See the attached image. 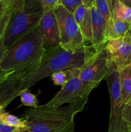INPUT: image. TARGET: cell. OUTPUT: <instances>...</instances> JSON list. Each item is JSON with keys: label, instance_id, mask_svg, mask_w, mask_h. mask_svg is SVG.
<instances>
[{"label": "cell", "instance_id": "7", "mask_svg": "<svg viewBox=\"0 0 131 132\" xmlns=\"http://www.w3.org/2000/svg\"><path fill=\"white\" fill-rule=\"evenodd\" d=\"M110 99V113L108 132H129L123 120L124 103L121 94L119 72L111 70L105 79Z\"/></svg>", "mask_w": 131, "mask_h": 132}, {"label": "cell", "instance_id": "2", "mask_svg": "<svg viewBox=\"0 0 131 132\" xmlns=\"http://www.w3.org/2000/svg\"><path fill=\"white\" fill-rule=\"evenodd\" d=\"M87 101L59 108H37L26 110L23 115L28 132H71L74 130V118L82 112Z\"/></svg>", "mask_w": 131, "mask_h": 132}, {"label": "cell", "instance_id": "27", "mask_svg": "<svg viewBox=\"0 0 131 132\" xmlns=\"http://www.w3.org/2000/svg\"><path fill=\"white\" fill-rule=\"evenodd\" d=\"M19 128L12 127L0 122V132H14Z\"/></svg>", "mask_w": 131, "mask_h": 132}, {"label": "cell", "instance_id": "15", "mask_svg": "<svg viewBox=\"0 0 131 132\" xmlns=\"http://www.w3.org/2000/svg\"><path fill=\"white\" fill-rule=\"evenodd\" d=\"M121 94L124 104L131 101V64L119 72Z\"/></svg>", "mask_w": 131, "mask_h": 132}, {"label": "cell", "instance_id": "18", "mask_svg": "<svg viewBox=\"0 0 131 132\" xmlns=\"http://www.w3.org/2000/svg\"><path fill=\"white\" fill-rule=\"evenodd\" d=\"M0 122L12 127L27 128L26 121L24 119L19 118L4 111H3L0 114Z\"/></svg>", "mask_w": 131, "mask_h": 132}, {"label": "cell", "instance_id": "5", "mask_svg": "<svg viewBox=\"0 0 131 132\" xmlns=\"http://www.w3.org/2000/svg\"><path fill=\"white\" fill-rule=\"evenodd\" d=\"M59 25L60 45L71 52H94L83 39L74 15L62 5L53 9Z\"/></svg>", "mask_w": 131, "mask_h": 132}, {"label": "cell", "instance_id": "6", "mask_svg": "<svg viewBox=\"0 0 131 132\" xmlns=\"http://www.w3.org/2000/svg\"><path fill=\"white\" fill-rule=\"evenodd\" d=\"M111 71L105 43L95 51L81 67L80 77L85 89L91 92L105 79Z\"/></svg>", "mask_w": 131, "mask_h": 132}, {"label": "cell", "instance_id": "8", "mask_svg": "<svg viewBox=\"0 0 131 132\" xmlns=\"http://www.w3.org/2000/svg\"><path fill=\"white\" fill-rule=\"evenodd\" d=\"M80 68L77 70L74 76L62 86L59 92L46 104V108H59L64 104H73L80 101H87L91 92L86 90L83 82L80 77Z\"/></svg>", "mask_w": 131, "mask_h": 132}, {"label": "cell", "instance_id": "19", "mask_svg": "<svg viewBox=\"0 0 131 132\" xmlns=\"http://www.w3.org/2000/svg\"><path fill=\"white\" fill-rule=\"evenodd\" d=\"M19 96L21 97V101L23 106L32 107V108H37L38 106L37 105L38 101L37 97L35 95L29 92L28 89L22 91Z\"/></svg>", "mask_w": 131, "mask_h": 132}, {"label": "cell", "instance_id": "16", "mask_svg": "<svg viewBox=\"0 0 131 132\" xmlns=\"http://www.w3.org/2000/svg\"><path fill=\"white\" fill-rule=\"evenodd\" d=\"M112 18L114 20L131 23V8L120 0H116L113 6Z\"/></svg>", "mask_w": 131, "mask_h": 132}, {"label": "cell", "instance_id": "28", "mask_svg": "<svg viewBox=\"0 0 131 132\" xmlns=\"http://www.w3.org/2000/svg\"><path fill=\"white\" fill-rule=\"evenodd\" d=\"M13 73H14L13 71L3 70L0 69V84L5 81Z\"/></svg>", "mask_w": 131, "mask_h": 132}, {"label": "cell", "instance_id": "21", "mask_svg": "<svg viewBox=\"0 0 131 132\" xmlns=\"http://www.w3.org/2000/svg\"><path fill=\"white\" fill-rule=\"evenodd\" d=\"M123 120L127 125L129 132H131V101L125 104L123 110Z\"/></svg>", "mask_w": 131, "mask_h": 132}, {"label": "cell", "instance_id": "12", "mask_svg": "<svg viewBox=\"0 0 131 132\" xmlns=\"http://www.w3.org/2000/svg\"><path fill=\"white\" fill-rule=\"evenodd\" d=\"M92 23V47L94 51H97L105 43V21L99 13L95 5L91 8Z\"/></svg>", "mask_w": 131, "mask_h": 132}, {"label": "cell", "instance_id": "14", "mask_svg": "<svg viewBox=\"0 0 131 132\" xmlns=\"http://www.w3.org/2000/svg\"><path fill=\"white\" fill-rule=\"evenodd\" d=\"M131 23L114 20L112 18L105 23V41L122 38L128 35Z\"/></svg>", "mask_w": 131, "mask_h": 132}, {"label": "cell", "instance_id": "26", "mask_svg": "<svg viewBox=\"0 0 131 132\" xmlns=\"http://www.w3.org/2000/svg\"><path fill=\"white\" fill-rule=\"evenodd\" d=\"M10 6L7 3L3 1H0V19L3 18L6 12L8 9H10ZM11 9V8H10Z\"/></svg>", "mask_w": 131, "mask_h": 132}, {"label": "cell", "instance_id": "35", "mask_svg": "<svg viewBox=\"0 0 131 132\" xmlns=\"http://www.w3.org/2000/svg\"><path fill=\"white\" fill-rule=\"evenodd\" d=\"M4 111V110H3ZM2 112H3V111H2ZM0 112V114H1V112Z\"/></svg>", "mask_w": 131, "mask_h": 132}, {"label": "cell", "instance_id": "23", "mask_svg": "<svg viewBox=\"0 0 131 132\" xmlns=\"http://www.w3.org/2000/svg\"><path fill=\"white\" fill-rule=\"evenodd\" d=\"M12 11V9H10V8L8 9L5 14V15L0 19V40L3 38L5 28H6V24H7V23L8 21L9 18H10V15H11Z\"/></svg>", "mask_w": 131, "mask_h": 132}, {"label": "cell", "instance_id": "17", "mask_svg": "<svg viewBox=\"0 0 131 132\" xmlns=\"http://www.w3.org/2000/svg\"><path fill=\"white\" fill-rule=\"evenodd\" d=\"M79 68H71L55 72L51 76V80L55 85L62 86L74 76Z\"/></svg>", "mask_w": 131, "mask_h": 132}, {"label": "cell", "instance_id": "11", "mask_svg": "<svg viewBox=\"0 0 131 132\" xmlns=\"http://www.w3.org/2000/svg\"><path fill=\"white\" fill-rule=\"evenodd\" d=\"M24 80L11 74L0 84V112L3 111L10 102L19 96L24 85Z\"/></svg>", "mask_w": 131, "mask_h": 132}, {"label": "cell", "instance_id": "30", "mask_svg": "<svg viewBox=\"0 0 131 132\" xmlns=\"http://www.w3.org/2000/svg\"><path fill=\"white\" fill-rule=\"evenodd\" d=\"M95 0H82V4L87 7L91 9L95 4Z\"/></svg>", "mask_w": 131, "mask_h": 132}, {"label": "cell", "instance_id": "9", "mask_svg": "<svg viewBox=\"0 0 131 132\" xmlns=\"http://www.w3.org/2000/svg\"><path fill=\"white\" fill-rule=\"evenodd\" d=\"M105 48L111 70L119 72L131 64V39L128 35L107 41Z\"/></svg>", "mask_w": 131, "mask_h": 132}, {"label": "cell", "instance_id": "34", "mask_svg": "<svg viewBox=\"0 0 131 132\" xmlns=\"http://www.w3.org/2000/svg\"><path fill=\"white\" fill-rule=\"evenodd\" d=\"M128 36H129V37H130V39H131V27H130V30H129V31H128Z\"/></svg>", "mask_w": 131, "mask_h": 132}, {"label": "cell", "instance_id": "24", "mask_svg": "<svg viewBox=\"0 0 131 132\" xmlns=\"http://www.w3.org/2000/svg\"><path fill=\"white\" fill-rule=\"evenodd\" d=\"M42 5L43 9L50 8L53 9L57 5H60V0H39Z\"/></svg>", "mask_w": 131, "mask_h": 132}, {"label": "cell", "instance_id": "4", "mask_svg": "<svg viewBox=\"0 0 131 132\" xmlns=\"http://www.w3.org/2000/svg\"><path fill=\"white\" fill-rule=\"evenodd\" d=\"M43 13L44 9L39 0H25L22 7L13 10L3 36L6 50L35 30Z\"/></svg>", "mask_w": 131, "mask_h": 132}, {"label": "cell", "instance_id": "33", "mask_svg": "<svg viewBox=\"0 0 131 132\" xmlns=\"http://www.w3.org/2000/svg\"><path fill=\"white\" fill-rule=\"evenodd\" d=\"M14 132H28L27 128H19Z\"/></svg>", "mask_w": 131, "mask_h": 132}, {"label": "cell", "instance_id": "3", "mask_svg": "<svg viewBox=\"0 0 131 132\" xmlns=\"http://www.w3.org/2000/svg\"><path fill=\"white\" fill-rule=\"evenodd\" d=\"M94 52H71L60 45L46 51L37 69L24 80L22 91L57 72L81 68Z\"/></svg>", "mask_w": 131, "mask_h": 132}, {"label": "cell", "instance_id": "22", "mask_svg": "<svg viewBox=\"0 0 131 132\" xmlns=\"http://www.w3.org/2000/svg\"><path fill=\"white\" fill-rule=\"evenodd\" d=\"M60 5L73 14L77 7L83 4L82 0H60Z\"/></svg>", "mask_w": 131, "mask_h": 132}, {"label": "cell", "instance_id": "10", "mask_svg": "<svg viewBox=\"0 0 131 132\" xmlns=\"http://www.w3.org/2000/svg\"><path fill=\"white\" fill-rule=\"evenodd\" d=\"M38 28L46 51L60 45L59 25L53 9L50 8L44 9Z\"/></svg>", "mask_w": 131, "mask_h": 132}, {"label": "cell", "instance_id": "31", "mask_svg": "<svg viewBox=\"0 0 131 132\" xmlns=\"http://www.w3.org/2000/svg\"><path fill=\"white\" fill-rule=\"evenodd\" d=\"M116 1V0H106L108 5H109V9H110V12H111V14H112V12H113V6H114V3H115Z\"/></svg>", "mask_w": 131, "mask_h": 132}, {"label": "cell", "instance_id": "20", "mask_svg": "<svg viewBox=\"0 0 131 132\" xmlns=\"http://www.w3.org/2000/svg\"><path fill=\"white\" fill-rule=\"evenodd\" d=\"M94 5L101 16L104 18L105 23L112 19V14L106 0H95Z\"/></svg>", "mask_w": 131, "mask_h": 132}, {"label": "cell", "instance_id": "25", "mask_svg": "<svg viewBox=\"0 0 131 132\" xmlns=\"http://www.w3.org/2000/svg\"><path fill=\"white\" fill-rule=\"evenodd\" d=\"M1 1L7 3L10 7L13 10H15L22 7L24 5L25 0H1Z\"/></svg>", "mask_w": 131, "mask_h": 132}, {"label": "cell", "instance_id": "29", "mask_svg": "<svg viewBox=\"0 0 131 132\" xmlns=\"http://www.w3.org/2000/svg\"><path fill=\"white\" fill-rule=\"evenodd\" d=\"M6 48L3 45V38L0 40V63L2 61L3 55L5 54V52H6Z\"/></svg>", "mask_w": 131, "mask_h": 132}, {"label": "cell", "instance_id": "13", "mask_svg": "<svg viewBox=\"0 0 131 132\" xmlns=\"http://www.w3.org/2000/svg\"><path fill=\"white\" fill-rule=\"evenodd\" d=\"M73 14L80 29L83 39L87 45L92 48V44H91L92 23H91V9L85 5H81L76 9Z\"/></svg>", "mask_w": 131, "mask_h": 132}, {"label": "cell", "instance_id": "1", "mask_svg": "<svg viewBox=\"0 0 131 132\" xmlns=\"http://www.w3.org/2000/svg\"><path fill=\"white\" fill-rule=\"evenodd\" d=\"M45 52L37 27L6 50L0 69L13 71L12 76L25 79L37 69Z\"/></svg>", "mask_w": 131, "mask_h": 132}, {"label": "cell", "instance_id": "37", "mask_svg": "<svg viewBox=\"0 0 131 132\" xmlns=\"http://www.w3.org/2000/svg\"><path fill=\"white\" fill-rule=\"evenodd\" d=\"M0 1H1V0H0Z\"/></svg>", "mask_w": 131, "mask_h": 132}, {"label": "cell", "instance_id": "36", "mask_svg": "<svg viewBox=\"0 0 131 132\" xmlns=\"http://www.w3.org/2000/svg\"><path fill=\"white\" fill-rule=\"evenodd\" d=\"M71 132H74V130H73V131H71Z\"/></svg>", "mask_w": 131, "mask_h": 132}, {"label": "cell", "instance_id": "32", "mask_svg": "<svg viewBox=\"0 0 131 132\" xmlns=\"http://www.w3.org/2000/svg\"><path fill=\"white\" fill-rule=\"evenodd\" d=\"M123 3L131 8V0H120Z\"/></svg>", "mask_w": 131, "mask_h": 132}]
</instances>
